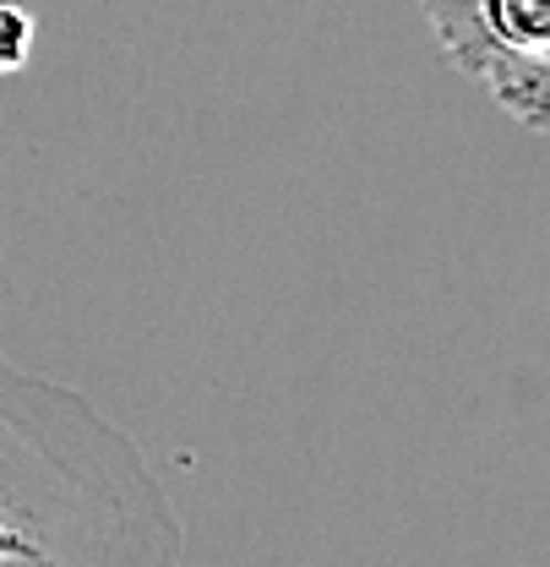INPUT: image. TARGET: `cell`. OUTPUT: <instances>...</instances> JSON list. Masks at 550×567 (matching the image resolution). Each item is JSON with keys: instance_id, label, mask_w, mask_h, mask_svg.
<instances>
[{"instance_id": "cell-1", "label": "cell", "mask_w": 550, "mask_h": 567, "mask_svg": "<svg viewBox=\"0 0 550 567\" xmlns=\"http://www.w3.org/2000/svg\"><path fill=\"white\" fill-rule=\"evenodd\" d=\"M0 567H186L153 458L82 388L0 354Z\"/></svg>"}, {"instance_id": "cell-2", "label": "cell", "mask_w": 550, "mask_h": 567, "mask_svg": "<svg viewBox=\"0 0 550 567\" xmlns=\"http://www.w3.org/2000/svg\"><path fill=\"white\" fill-rule=\"evenodd\" d=\"M447 66L523 132L550 137V0H419Z\"/></svg>"}, {"instance_id": "cell-3", "label": "cell", "mask_w": 550, "mask_h": 567, "mask_svg": "<svg viewBox=\"0 0 550 567\" xmlns=\"http://www.w3.org/2000/svg\"><path fill=\"white\" fill-rule=\"evenodd\" d=\"M33 39H39V22L28 6L17 0H0V76H17L33 61Z\"/></svg>"}]
</instances>
